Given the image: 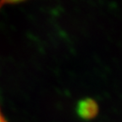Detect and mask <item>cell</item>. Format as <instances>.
I'll use <instances>...</instances> for the list:
<instances>
[{
  "mask_svg": "<svg viewBox=\"0 0 122 122\" xmlns=\"http://www.w3.org/2000/svg\"><path fill=\"white\" fill-rule=\"evenodd\" d=\"M99 107L97 102L92 98L86 97L77 103L76 107V112L82 120H90L94 119L97 115Z\"/></svg>",
  "mask_w": 122,
  "mask_h": 122,
  "instance_id": "obj_1",
  "label": "cell"
},
{
  "mask_svg": "<svg viewBox=\"0 0 122 122\" xmlns=\"http://www.w3.org/2000/svg\"><path fill=\"white\" fill-rule=\"evenodd\" d=\"M0 122H7L5 118H4V114H3L2 111H1V109H0Z\"/></svg>",
  "mask_w": 122,
  "mask_h": 122,
  "instance_id": "obj_2",
  "label": "cell"
}]
</instances>
